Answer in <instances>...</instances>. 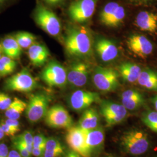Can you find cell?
I'll use <instances>...</instances> for the list:
<instances>
[{
    "label": "cell",
    "instance_id": "d4e9b609",
    "mask_svg": "<svg viewBox=\"0 0 157 157\" xmlns=\"http://www.w3.org/2000/svg\"><path fill=\"white\" fill-rule=\"evenodd\" d=\"M119 6V4L116 2H110L104 6L100 15V20L102 24L106 25Z\"/></svg>",
    "mask_w": 157,
    "mask_h": 157
},
{
    "label": "cell",
    "instance_id": "f35d334b",
    "mask_svg": "<svg viewBox=\"0 0 157 157\" xmlns=\"http://www.w3.org/2000/svg\"><path fill=\"white\" fill-rule=\"evenodd\" d=\"M45 147H33L32 154L35 157H44Z\"/></svg>",
    "mask_w": 157,
    "mask_h": 157
},
{
    "label": "cell",
    "instance_id": "6da1fadb",
    "mask_svg": "<svg viewBox=\"0 0 157 157\" xmlns=\"http://www.w3.org/2000/svg\"><path fill=\"white\" fill-rule=\"evenodd\" d=\"M66 51L71 56L86 58L93 53V38L88 29L73 26L67 29L64 38Z\"/></svg>",
    "mask_w": 157,
    "mask_h": 157
},
{
    "label": "cell",
    "instance_id": "60d3db41",
    "mask_svg": "<svg viewBox=\"0 0 157 157\" xmlns=\"http://www.w3.org/2000/svg\"><path fill=\"white\" fill-rule=\"evenodd\" d=\"M8 147L4 143L0 144V157H8Z\"/></svg>",
    "mask_w": 157,
    "mask_h": 157
},
{
    "label": "cell",
    "instance_id": "681fc988",
    "mask_svg": "<svg viewBox=\"0 0 157 157\" xmlns=\"http://www.w3.org/2000/svg\"><path fill=\"white\" fill-rule=\"evenodd\" d=\"M6 0H0V6H1L2 4H3Z\"/></svg>",
    "mask_w": 157,
    "mask_h": 157
},
{
    "label": "cell",
    "instance_id": "4dcf8cb0",
    "mask_svg": "<svg viewBox=\"0 0 157 157\" xmlns=\"http://www.w3.org/2000/svg\"><path fill=\"white\" fill-rule=\"evenodd\" d=\"M12 102L11 98L6 93H0V109L6 110Z\"/></svg>",
    "mask_w": 157,
    "mask_h": 157
},
{
    "label": "cell",
    "instance_id": "f546056e",
    "mask_svg": "<svg viewBox=\"0 0 157 157\" xmlns=\"http://www.w3.org/2000/svg\"><path fill=\"white\" fill-rule=\"evenodd\" d=\"M15 139L21 141H22L25 143H26L29 146H33L34 136L32 132L30 131L24 132L21 135L15 137Z\"/></svg>",
    "mask_w": 157,
    "mask_h": 157
},
{
    "label": "cell",
    "instance_id": "7a4b0ae2",
    "mask_svg": "<svg viewBox=\"0 0 157 157\" xmlns=\"http://www.w3.org/2000/svg\"><path fill=\"white\" fill-rule=\"evenodd\" d=\"M34 19L36 24L51 36H58L61 31V23L53 11L39 3L34 11Z\"/></svg>",
    "mask_w": 157,
    "mask_h": 157
},
{
    "label": "cell",
    "instance_id": "484cf974",
    "mask_svg": "<svg viewBox=\"0 0 157 157\" xmlns=\"http://www.w3.org/2000/svg\"><path fill=\"white\" fill-rule=\"evenodd\" d=\"M125 17V10L122 6H118V8L114 12L113 14L108 21L106 25L108 27H117L122 21Z\"/></svg>",
    "mask_w": 157,
    "mask_h": 157
},
{
    "label": "cell",
    "instance_id": "f907efd6",
    "mask_svg": "<svg viewBox=\"0 0 157 157\" xmlns=\"http://www.w3.org/2000/svg\"></svg>",
    "mask_w": 157,
    "mask_h": 157
},
{
    "label": "cell",
    "instance_id": "bcb514c9",
    "mask_svg": "<svg viewBox=\"0 0 157 157\" xmlns=\"http://www.w3.org/2000/svg\"><path fill=\"white\" fill-rule=\"evenodd\" d=\"M5 133H4V131H3V130L2 129V128H1V124H0V140H1V139H2V138L4 137V136H5Z\"/></svg>",
    "mask_w": 157,
    "mask_h": 157
},
{
    "label": "cell",
    "instance_id": "ab89813d",
    "mask_svg": "<svg viewBox=\"0 0 157 157\" xmlns=\"http://www.w3.org/2000/svg\"><path fill=\"white\" fill-rule=\"evenodd\" d=\"M64 154V151H48L45 150L44 157H61Z\"/></svg>",
    "mask_w": 157,
    "mask_h": 157
},
{
    "label": "cell",
    "instance_id": "52a82bcc",
    "mask_svg": "<svg viewBox=\"0 0 157 157\" xmlns=\"http://www.w3.org/2000/svg\"><path fill=\"white\" fill-rule=\"evenodd\" d=\"M40 78L50 87H62L67 83V71L60 63L52 61L43 70Z\"/></svg>",
    "mask_w": 157,
    "mask_h": 157
},
{
    "label": "cell",
    "instance_id": "ee69618b",
    "mask_svg": "<svg viewBox=\"0 0 157 157\" xmlns=\"http://www.w3.org/2000/svg\"><path fill=\"white\" fill-rule=\"evenodd\" d=\"M8 157H22L17 150H12L9 152Z\"/></svg>",
    "mask_w": 157,
    "mask_h": 157
},
{
    "label": "cell",
    "instance_id": "ffe728a7",
    "mask_svg": "<svg viewBox=\"0 0 157 157\" xmlns=\"http://www.w3.org/2000/svg\"><path fill=\"white\" fill-rule=\"evenodd\" d=\"M100 117L94 108L85 109L78 121V127L84 130L95 129L99 126Z\"/></svg>",
    "mask_w": 157,
    "mask_h": 157
},
{
    "label": "cell",
    "instance_id": "5b68a950",
    "mask_svg": "<svg viewBox=\"0 0 157 157\" xmlns=\"http://www.w3.org/2000/svg\"><path fill=\"white\" fill-rule=\"evenodd\" d=\"M49 97L43 93H38L30 96L25 114L31 123L38 122L45 117L48 110Z\"/></svg>",
    "mask_w": 157,
    "mask_h": 157
},
{
    "label": "cell",
    "instance_id": "836d02e7",
    "mask_svg": "<svg viewBox=\"0 0 157 157\" xmlns=\"http://www.w3.org/2000/svg\"><path fill=\"white\" fill-rule=\"evenodd\" d=\"M15 69L8 67L0 61V76H6L13 73L15 71Z\"/></svg>",
    "mask_w": 157,
    "mask_h": 157
},
{
    "label": "cell",
    "instance_id": "e575fe53",
    "mask_svg": "<svg viewBox=\"0 0 157 157\" xmlns=\"http://www.w3.org/2000/svg\"><path fill=\"white\" fill-rule=\"evenodd\" d=\"M1 128L3 130L5 135L6 136H14L15 135H16V133L18 132L16 129H13V128L7 124H6L4 122H2L1 124Z\"/></svg>",
    "mask_w": 157,
    "mask_h": 157
},
{
    "label": "cell",
    "instance_id": "7402d4cb",
    "mask_svg": "<svg viewBox=\"0 0 157 157\" xmlns=\"http://www.w3.org/2000/svg\"><path fill=\"white\" fill-rule=\"evenodd\" d=\"M137 82L147 90L157 91V72L151 68L142 69Z\"/></svg>",
    "mask_w": 157,
    "mask_h": 157
},
{
    "label": "cell",
    "instance_id": "44dd1931",
    "mask_svg": "<svg viewBox=\"0 0 157 157\" xmlns=\"http://www.w3.org/2000/svg\"><path fill=\"white\" fill-rule=\"evenodd\" d=\"M1 45L3 53L12 59H19L22 53V48L19 45L14 36H8L2 40Z\"/></svg>",
    "mask_w": 157,
    "mask_h": 157
},
{
    "label": "cell",
    "instance_id": "b9f144b4",
    "mask_svg": "<svg viewBox=\"0 0 157 157\" xmlns=\"http://www.w3.org/2000/svg\"><path fill=\"white\" fill-rule=\"evenodd\" d=\"M45 3L51 6H58L61 5L65 0H43Z\"/></svg>",
    "mask_w": 157,
    "mask_h": 157
},
{
    "label": "cell",
    "instance_id": "5bb4252c",
    "mask_svg": "<svg viewBox=\"0 0 157 157\" xmlns=\"http://www.w3.org/2000/svg\"><path fill=\"white\" fill-rule=\"evenodd\" d=\"M127 45L134 54L142 58L151 55L153 51L151 42L141 34H136L130 36L127 40Z\"/></svg>",
    "mask_w": 157,
    "mask_h": 157
},
{
    "label": "cell",
    "instance_id": "7bdbcfd3",
    "mask_svg": "<svg viewBox=\"0 0 157 157\" xmlns=\"http://www.w3.org/2000/svg\"><path fill=\"white\" fill-rule=\"evenodd\" d=\"M64 157H82L78 153L74 151L73 150H71L67 152V153L65 154Z\"/></svg>",
    "mask_w": 157,
    "mask_h": 157
},
{
    "label": "cell",
    "instance_id": "1f68e13d",
    "mask_svg": "<svg viewBox=\"0 0 157 157\" xmlns=\"http://www.w3.org/2000/svg\"><path fill=\"white\" fill-rule=\"evenodd\" d=\"M13 144L19 153L22 157H32V153L30 152L28 149L22 145L19 141L13 139Z\"/></svg>",
    "mask_w": 157,
    "mask_h": 157
},
{
    "label": "cell",
    "instance_id": "c3c4849f",
    "mask_svg": "<svg viewBox=\"0 0 157 157\" xmlns=\"http://www.w3.org/2000/svg\"><path fill=\"white\" fill-rule=\"evenodd\" d=\"M3 53V50H2V45H1V43H0V58H1L2 56V54Z\"/></svg>",
    "mask_w": 157,
    "mask_h": 157
},
{
    "label": "cell",
    "instance_id": "8fae6325",
    "mask_svg": "<svg viewBox=\"0 0 157 157\" xmlns=\"http://www.w3.org/2000/svg\"><path fill=\"white\" fill-rule=\"evenodd\" d=\"M99 100L100 96L97 93L87 90H78L70 95L68 103L72 110L81 112L89 108L93 103Z\"/></svg>",
    "mask_w": 157,
    "mask_h": 157
},
{
    "label": "cell",
    "instance_id": "603a6c76",
    "mask_svg": "<svg viewBox=\"0 0 157 157\" xmlns=\"http://www.w3.org/2000/svg\"><path fill=\"white\" fill-rule=\"evenodd\" d=\"M28 104L22 100L15 98L11 105L6 110V117L7 118L18 120L23 112L26 109Z\"/></svg>",
    "mask_w": 157,
    "mask_h": 157
},
{
    "label": "cell",
    "instance_id": "30bf717a",
    "mask_svg": "<svg viewBox=\"0 0 157 157\" xmlns=\"http://www.w3.org/2000/svg\"><path fill=\"white\" fill-rule=\"evenodd\" d=\"M44 119L46 124L52 128L68 129L73 125V119L69 113L59 104L48 109Z\"/></svg>",
    "mask_w": 157,
    "mask_h": 157
},
{
    "label": "cell",
    "instance_id": "f1b7e54d",
    "mask_svg": "<svg viewBox=\"0 0 157 157\" xmlns=\"http://www.w3.org/2000/svg\"><path fill=\"white\" fill-rule=\"evenodd\" d=\"M45 150L48 151H64V148L58 139L51 137L47 139Z\"/></svg>",
    "mask_w": 157,
    "mask_h": 157
},
{
    "label": "cell",
    "instance_id": "8992f818",
    "mask_svg": "<svg viewBox=\"0 0 157 157\" xmlns=\"http://www.w3.org/2000/svg\"><path fill=\"white\" fill-rule=\"evenodd\" d=\"M37 82L27 69H23L19 72L6 80L5 89L11 91L29 93L37 87Z\"/></svg>",
    "mask_w": 157,
    "mask_h": 157
},
{
    "label": "cell",
    "instance_id": "7dc6e473",
    "mask_svg": "<svg viewBox=\"0 0 157 157\" xmlns=\"http://www.w3.org/2000/svg\"><path fill=\"white\" fill-rule=\"evenodd\" d=\"M133 2H146V1H148L150 0H132Z\"/></svg>",
    "mask_w": 157,
    "mask_h": 157
},
{
    "label": "cell",
    "instance_id": "d590c367",
    "mask_svg": "<svg viewBox=\"0 0 157 157\" xmlns=\"http://www.w3.org/2000/svg\"><path fill=\"white\" fill-rule=\"evenodd\" d=\"M141 95L137 90L135 89H129L124 91L121 95V98H130Z\"/></svg>",
    "mask_w": 157,
    "mask_h": 157
},
{
    "label": "cell",
    "instance_id": "9c48e42d",
    "mask_svg": "<svg viewBox=\"0 0 157 157\" xmlns=\"http://www.w3.org/2000/svg\"><path fill=\"white\" fill-rule=\"evenodd\" d=\"M100 108L101 115L108 126L122 122L128 115V109L122 104L108 100L101 101Z\"/></svg>",
    "mask_w": 157,
    "mask_h": 157
},
{
    "label": "cell",
    "instance_id": "e0dca14e",
    "mask_svg": "<svg viewBox=\"0 0 157 157\" xmlns=\"http://www.w3.org/2000/svg\"><path fill=\"white\" fill-rule=\"evenodd\" d=\"M136 25L143 31L155 33L157 30V15L150 12L141 11L136 19Z\"/></svg>",
    "mask_w": 157,
    "mask_h": 157
},
{
    "label": "cell",
    "instance_id": "9a60e30c",
    "mask_svg": "<svg viewBox=\"0 0 157 157\" xmlns=\"http://www.w3.org/2000/svg\"><path fill=\"white\" fill-rule=\"evenodd\" d=\"M94 48L97 54L103 62H111L115 60L119 55V50L114 43L105 38L96 40Z\"/></svg>",
    "mask_w": 157,
    "mask_h": 157
},
{
    "label": "cell",
    "instance_id": "816d5d0a",
    "mask_svg": "<svg viewBox=\"0 0 157 157\" xmlns=\"http://www.w3.org/2000/svg\"></svg>",
    "mask_w": 157,
    "mask_h": 157
},
{
    "label": "cell",
    "instance_id": "8d00e7d4",
    "mask_svg": "<svg viewBox=\"0 0 157 157\" xmlns=\"http://www.w3.org/2000/svg\"><path fill=\"white\" fill-rule=\"evenodd\" d=\"M0 61L8 67H10L15 69H16L17 68V63L16 61L6 55L1 56V58H0Z\"/></svg>",
    "mask_w": 157,
    "mask_h": 157
},
{
    "label": "cell",
    "instance_id": "d6a6232c",
    "mask_svg": "<svg viewBox=\"0 0 157 157\" xmlns=\"http://www.w3.org/2000/svg\"><path fill=\"white\" fill-rule=\"evenodd\" d=\"M47 140V138L43 134L36 135L34 136L33 147H45L46 143Z\"/></svg>",
    "mask_w": 157,
    "mask_h": 157
},
{
    "label": "cell",
    "instance_id": "f6af8a7d",
    "mask_svg": "<svg viewBox=\"0 0 157 157\" xmlns=\"http://www.w3.org/2000/svg\"><path fill=\"white\" fill-rule=\"evenodd\" d=\"M151 102L152 104L154 105L155 109L157 111V95H155L154 97L151 98Z\"/></svg>",
    "mask_w": 157,
    "mask_h": 157
},
{
    "label": "cell",
    "instance_id": "277c9868",
    "mask_svg": "<svg viewBox=\"0 0 157 157\" xmlns=\"http://www.w3.org/2000/svg\"><path fill=\"white\" fill-rule=\"evenodd\" d=\"M119 73L112 68L96 67L92 76L97 89L103 92H111L119 87Z\"/></svg>",
    "mask_w": 157,
    "mask_h": 157
},
{
    "label": "cell",
    "instance_id": "74e56055",
    "mask_svg": "<svg viewBox=\"0 0 157 157\" xmlns=\"http://www.w3.org/2000/svg\"><path fill=\"white\" fill-rule=\"evenodd\" d=\"M4 122L8 125H9L10 126L13 128V129H16L17 132L20 131L21 124L18 120L7 118V119L4 121Z\"/></svg>",
    "mask_w": 157,
    "mask_h": 157
},
{
    "label": "cell",
    "instance_id": "d6986e66",
    "mask_svg": "<svg viewBox=\"0 0 157 157\" xmlns=\"http://www.w3.org/2000/svg\"><path fill=\"white\" fill-rule=\"evenodd\" d=\"M141 71V67L133 62H124L118 67L119 75L124 81L129 83L137 82Z\"/></svg>",
    "mask_w": 157,
    "mask_h": 157
},
{
    "label": "cell",
    "instance_id": "3957f363",
    "mask_svg": "<svg viewBox=\"0 0 157 157\" xmlns=\"http://www.w3.org/2000/svg\"><path fill=\"white\" fill-rule=\"evenodd\" d=\"M121 144L124 151L133 155H139L148 149L150 142L144 132L134 129L126 132L121 138Z\"/></svg>",
    "mask_w": 157,
    "mask_h": 157
},
{
    "label": "cell",
    "instance_id": "cb8c5ba5",
    "mask_svg": "<svg viewBox=\"0 0 157 157\" xmlns=\"http://www.w3.org/2000/svg\"><path fill=\"white\" fill-rule=\"evenodd\" d=\"M19 45L22 48H29L35 43L36 37L33 34L28 32H19L14 36Z\"/></svg>",
    "mask_w": 157,
    "mask_h": 157
},
{
    "label": "cell",
    "instance_id": "83f0119b",
    "mask_svg": "<svg viewBox=\"0 0 157 157\" xmlns=\"http://www.w3.org/2000/svg\"><path fill=\"white\" fill-rule=\"evenodd\" d=\"M141 119L148 128L157 133V111H147L144 113Z\"/></svg>",
    "mask_w": 157,
    "mask_h": 157
},
{
    "label": "cell",
    "instance_id": "4fadbf2b",
    "mask_svg": "<svg viewBox=\"0 0 157 157\" xmlns=\"http://www.w3.org/2000/svg\"><path fill=\"white\" fill-rule=\"evenodd\" d=\"M90 66L84 62H75L67 71V83L75 87H81L87 83Z\"/></svg>",
    "mask_w": 157,
    "mask_h": 157
},
{
    "label": "cell",
    "instance_id": "4316f807",
    "mask_svg": "<svg viewBox=\"0 0 157 157\" xmlns=\"http://www.w3.org/2000/svg\"><path fill=\"white\" fill-rule=\"evenodd\" d=\"M121 100L122 104L130 111H134L138 109L144 102V99L142 94L130 98H121Z\"/></svg>",
    "mask_w": 157,
    "mask_h": 157
},
{
    "label": "cell",
    "instance_id": "ba28073f",
    "mask_svg": "<svg viewBox=\"0 0 157 157\" xmlns=\"http://www.w3.org/2000/svg\"><path fill=\"white\" fill-rule=\"evenodd\" d=\"M98 0H75L70 4L68 13L75 22L83 23L92 17Z\"/></svg>",
    "mask_w": 157,
    "mask_h": 157
},
{
    "label": "cell",
    "instance_id": "7c38bea8",
    "mask_svg": "<svg viewBox=\"0 0 157 157\" xmlns=\"http://www.w3.org/2000/svg\"><path fill=\"white\" fill-rule=\"evenodd\" d=\"M66 141L74 151L83 157H91L86 143V134L84 130L78 126H72L67 129Z\"/></svg>",
    "mask_w": 157,
    "mask_h": 157
},
{
    "label": "cell",
    "instance_id": "ac0fdd59",
    "mask_svg": "<svg viewBox=\"0 0 157 157\" xmlns=\"http://www.w3.org/2000/svg\"><path fill=\"white\" fill-rule=\"evenodd\" d=\"M49 56V51L46 46L43 44L34 43L29 48V58L31 63L35 67L44 65Z\"/></svg>",
    "mask_w": 157,
    "mask_h": 157
},
{
    "label": "cell",
    "instance_id": "2e32d148",
    "mask_svg": "<svg viewBox=\"0 0 157 157\" xmlns=\"http://www.w3.org/2000/svg\"><path fill=\"white\" fill-rule=\"evenodd\" d=\"M86 134V143L88 152L91 157L94 152H98L103 146L105 140L104 130L101 127L84 130Z\"/></svg>",
    "mask_w": 157,
    "mask_h": 157
}]
</instances>
